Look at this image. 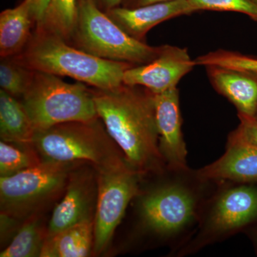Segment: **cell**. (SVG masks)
Masks as SVG:
<instances>
[{
  "instance_id": "5b68a950",
  "label": "cell",
  "mask_w": 257,
  "mask_h": 257,
  "mask_svg": "<svg viewBox=\"0 0 257 257\" xmlns=\"http://www.w3.org/2000/svg\"><path fill=\"white\" fill-rule=\"evenodd\" d=\"M67 43L99 58L133 65L152 62L162 50L130 36L88 0H78L77 21Z\"/></svg>"
},
{
  "instance_id": "ba28073f",
  "label": "cell",
  "mask_w": 257,
  "mask_h": 257,
  "mask_svg": "<svg viewBox=\"0 0 257 257\" xmlns=\"http://www.w3.org/2000/svg\"><path fill=\"white\" fill-rule=\"evenodd\" d=\"M196 65L187 49L163 45L160 54L152 62L126 69L123 84L147 88L155 94L163 92L177 87L182 77Z\"/></svg>"
},
{
  "instance_id": "3957f363",
  "label": "cell",
  "mask_w": 257,
  "mask_h": 257,
  "mask_svg": "<svg viewBox=\"0 0 257 257\" xmlns=\"http://www.w3.org/2000/svg\"><path fill=\"white\" fill-rule=\"evenodd\" d=\"M99 119L68 121L36 130L32 146L41 162H85L93 164L97 169L124 160Z\"/></svg>"
},
{
  "instance_id": "603a6c76",
  "label": "cell",
  "mask_w": 257,
  "mask_h": 257,
  "mask_svg": "<svg viewBox=\"0 0 257 257\" xmlns=\"http://www.w3.org/2000/svg\"><path fill=\"white\" fill-rule=\"evenodd\" d=\"M199 65L217 66L257 75V58L231 51L219 50L197 58Z\"/></svg>"
},
{
  "instance_id": "9a60e30c",
  "label": "cell",
  "mask_w": 257,
  "mask_h": 257,
  "mask_svg": "<svg viewBox=\"0 0 257 257\" xmlns=\"http://www.w3.org/2000/svg\"><path fill=\"white\" fill-rule=\"evenodd\" d=\"M206 67L213 87L234 104L239 114L256 116L257 75L217 66Z\"/></svg>"
},
{
  "instance_id": "d4e9b609",
  "label": "cell",
  "mask_w": 257,
  "mask_h": 257,
  "mask_svg": "<svg viewBox=\"0 0 257 257\" xmlns=\"http://www.w3.org/2000/svg\"><path fill=\"white\" fill-rule=\"evenodd\" d=\"M241 123L229 135V140L257 147V119L255 116L239 114Z\"/></svg>"
},
{
  "instance_id": "cb8c5ba5",
  "label": "cell",
  "mask_w": 257,
  "mask_h": 257,
  "mask_svg": "<svg viewBox=\"0 0 257 257\" xmlns=\"http://www.w3.org/2000/svg\"><path fill=\"white\" fill-rule=\"evenodd\" d=\"M196 11L234 12L257 22V0H189Z\"/></svg>"
},
{
  "instance_id": "5bb4252c",
  "label": "cell",
  "mask_w": 257,
  "mask_h": 257,
  "mask_svg": "<svg viewBox=\"0 0 257 257\" xmlns=\"http://www.w3.org/2000/svg\"><path fill=\"white\" fill-rule=\"evenodd\" d=\"M204 180L257 181V147L228 140L224 155L198 172Z\"/></svg>"
},
{
  "instance_id": "44dd1931",
  "label": "cell",
  "mask_w": 257,
  "mask_h": 257,
  "mask_svg": "<svg viewBox=\"0 0 257 257\" xmlns=\"http://www.w3.org/2000/svg\"><path fill=\"white\" fill-rule=\"evenodd\" d=\"M35 71L23 63L18 55L1 57L0 87L5 92L21 99L32 82Z\"/></svg>"
},
{
  "instance_id": "ac0fdd59",
  "label": "cell",
  "mask_w": 257,
  "mask_h": 257,
  "mask_svg": "<svg viewBox=\"0 0 257 257\" xmlns=\"http://www.w3.org/2000/svg\"><path fill=\"white\" fill-rule=\"evenodd\" d=\"M35 128L21 99L0 90V136L3 141L32 145Z\"/></svg>"
},
{
  "instance_id": "9c48e42d",
  "label": "cell",
  "mask_w": 257,
  "mask_h": 257,
  "mask_svg": "<svg viewBox=\"0 0 257 257\" xmlns=\"http://www.w3.org/2000/svg\"><path fill=\"white\" fill-rule=\"evenodd\" d=\"M141 212L149 227L161 234H171L182 229L192 219L194 199L182 187H162L145 196L142 201Z\"/></svg>"
},
{
  "instance_id": "ffe728a7",
  "label": "cell",
  "mask_w": 257,
  "mask_h": 257,
  "mask_svg": "<svg viewBox=\"0 0 257 257\" xmlns=\"http://www.w3.org/2000/svg\"><path fill=\"white\" fill-rule=\"evenodd\" d=\"M20 228L11 242L0 253L1 257L41 256L47 230L44 231L42 220L30 216Z\"/></svg>"
},
{
  "instance_id": "52a82bcc",
  "label": "cell",
  "mask_w": 257,
  "mask_h": 257,
  "mask_svg": "<svg viewBox=\"0 0 257 257\" xmlns=\"http://www.w3.org/2000/svg\"><path fill=\"white\" fill-rule=\"evenodd\" d=\"M96 171L98 189L93 251L101 254L110 243L128 203L138 192L140 174L125 159Z\"/></svg>"
},
{
  "instance_id": "277c9868",
  "label": "cell",
  "mask_w": 257,
  "mask_h": 257,
  "mask_svg": "<svg viewBox=\"0 0 257 257\" xmlns=\"http://www.w3.org/2000/svg\"><path fill=\"white\" fill-rule=\"evenodd\" d=\"M36 130L74 121L97 119L92 88L64 82L59 76L35 71L21 99Z\"/></svg>"
},
{
  "instance_id": "7a4b0ae2",
  "label": "cell",
  "mask_w": 257,
  "mask_h": 257,
  "mask_svg": "<svg viewBox=\"0 0 257 257\" xmlns=\"http://www.w3.org/2000/svg\"><path fill=\"white\" fill-rule=\"evenodd\" d=\"M18 55L33 70L70 77L102 90L123 84L125 71L135 66L89 55L60 37L36 28L25 50Z\"/></svg>"
},
{
  "instance_id": "4fadbf2b",
  "label": "cell",
  "mask_w": 257,
  "mask_h": 257,
  "mask_svg": "<svg viewBox=\"0 0 257 257\" xmlns=\"http://www.w3.org/2000/svg\"><path fill=\"white\" fill-rule=\"evenodd\" d=\"M48 0H23L0 14V56L21 53L40 22Z\"/></svg>"
},
{
  "instance_id": "4316f807",
  "label": "cell",
  "mask_w": 257,
  "mask_h": 257,
  "mask_svg": "<svg viewBox=\"0 0 257 257\" xmlns=\"http://www.w3.org/2000/svg\"><path fill=\"white\" fill-rule=\"evenodd\" d=\"M96 8L104 13H107L114 8H118L121 5L123 0H88Z\"/></svg>"
},
{
  "instance_id": "83f0119b",
  "label": "cell",
  "mask_w": 257,
  "mask_h": 257,
  "mask_svg": "<svg viewBox=\"0 0 257 257\" xmlns=\"http://www.w3.org/2000/svg\"><path fill=\"white\" fill-rule=\"evenodd\" d=\"M169 1H172V0H123L121 6L126 8H135L145 6V5Z\"/></svg>"
},
{
  "instance_id": "d6986e66",
  "label": "cell",
  "mask_w": 257,
  "mask_h": 257,
  "mask_svg": "<svg viewBox=\"0 0 257 257\" xmlns=\"http://www.w3.org/2000/svg\"><path fill=\"white\" fill-rule=\"evenodd\" d=\"M78 13V0H48L36 29L68 42Z\"/></svg>"
},
{
  "instance_id": "6da1fadb",
  "label": "cell",
  "mask_w": 257,
  "mask_h": 257,
  "mask_svg": "<svg viewBox=\"0 0 257 257\" xmlns=\"http://www.w3.org/2000/svg\"><path fill=\"white\" fill-rule=\"evenodd\" d=\"M98 116L124 159L139 173L160 168L154 93L140 86L121 84L111 89L92 88Z\"/></svg>"
},
{
  "instance_id": "f1b7e54d",
  "label": "cell",
  "mask_w": 257,
  "mask_h": 257,
  "mask_svg": "<svg viewBox=\"0 0 257 257\" xmlns=\"http://www.w3.org/2000/svg\"><path fill=\"white\" fill-rule=\"evenodd\" d=\"M255 117H256V119H257V111H256V116H255Z\"/></svg>"
},
{
  "instance_id": "30bf717a",
  "label": "cell",
  "mask_w": 257,
  "mask_h": 257,
  "mask_svg": "<svg viewBox=\"0 0 257 257\" xmlns=\"http://www.w3.org/2000/svg\"><path fill=\"white\" fill-rule=\"evenodd\" d=\"M97 189V176L89 171L71 172L65 195L52 213L47 235L60 232L81 221L94 219Z\"/></svg>"
},
{
  "instance_id": "8992f818",
  "label": "cell",
  "mask_w": 257,
  "mask_h": 257,
  "mask_svg": "<svg viewBox=\"0 0 257 257\" xmlns=\"http://www.w3.org/2000/svg\"><path fill=\"white\" fill-rule=\"evenodd\" d=\"M74 165L41 162L16 175L0 177L1 213L28 219L66 189Z\"/></svg>"
},
{
  "instance_id": "e0dca14e",
  "label": "cell",
  "mask_w": 257,
  "mask_h": 257,
  "mask_svg": "<svg viewBox=\"0 0 257 257\" xmlns=\"http://www.w3.org/2000/svg\"><path fill=\"white\" fill-rule=\"evenodd\" d=\"M94 244V219L72 225L60 232L47 235L41 257H85Z\"/></svg>"
},
{
  "instance_id": "484cf974",
  "label": "cell",
  "mask_w": 257,
  "mask_h": 257,
  "mask_svg": "<svg viewBox=\"0 0 257 257\" xmlns=\"http://www.w3.org/2000/svg\"><path fill=\"white\" fill-rule=\"evenodd\" d=\"M18 219L8 214L1 213V237L6 239L7 236L13 234L15 226L17 225Z\"/></svg>"
},
{
  "instance_id": "7402d4cb",
  "label": "cell",
  "mask_w": 257,
  "mask_h": 257,
  "mask_svg": "<svg viewBox=\"0 0 257 257\" xmlns=\"http://www.w3.org/2000/svg\"><path fill=\"white\" fill-rule=\"evenodd\" d=\"M41 162L32 145H18L1 140L0 177H10Z\"/></svg>"
},
{
  "instance_id": "7c38bea8",
  "label": "cell",
  "mask_w": 257,
  "mask_h": 257,
  "mask_svg": "<svg viewBox=\"0 0 257 257\" xmlns=\"http://www.w3.org/2000/svg\"><path fill=\"white\" fill-rule=\"evenodd\" d=\"M196 12L189 0H172L135 8L120 6L106 14L130 36L145 42L147 34L157 25Z\"/></svg>"
},
{
  "instance_id": "8fae6325",
  "label": "cell",
  "mask_w": 257,
  "mask_h": 257,
  "mask_svg": "<svg viewBox=\"0 0 257 257\" xmlns=\"http://www.w3.org/2000/svg\"><path fill=\"white\" fill-rule=\"evenodd\" d=\"M154 105L162 157L174 170H187V152L182 133L177 88L154 93Z\"/></svg>"
},
{
  "instance_id": "2e32d148",
  "label": "cell",
  "mask_w": 257,
  "mask_h": 257,
  "mask_svg": "<svg viewBox=\"0 0 257 257\" xmlns=\"http://www.w3.org/2000/svg\"><path fill=\"white\" fill-rule=\"evenodd\" d=\"M257 216V189L241 187L225 192L212 215L214 227L220 231L237 229Z\"/></svg>"
}]
</instances>
